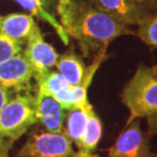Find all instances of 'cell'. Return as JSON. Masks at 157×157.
<instances>
[{
    "label": "cell",
    "mask_w": 157,
    "mask_h": 157,
    "mask_svg": "<svg viewBox=\"0 0 157 157\" xmlns=\"http://www.w3.org/2000/svg\"><path fill=\"white\" fill-rule=\"evenodd\" d=\"M56 11L62 28L80 43L85 54L106 49L115 38L133 34L125 25L86 0H58Z\"/></svg>",
    "instance_id": "cell-1"
},
{
    "label": "cell",
    "mask_w": 157,
    "mask_h": 157,
    "mask_svg": "<svg viewBox=\"0 0 157 157\" xmlns=\"http://www.w3.org/2000/svg\"><path fill=\"white\" fill-rule=\"evenodd\" d=\"M122 102L130 111L128 124L157 111V67L140 64L122 92Z\"/></svg>",
    "instance_id": "cell-2"
},
{
    "label": "cell",
    "mask_w": 157,
    "mask_h": 157,
    "mask_svg": "<svg viewBox=\"0 0 157 157\" xmlns=\"http://www.w3.org/2000/svg\"><path fill=\"white\" fill-rule=\"evenodd\" d=\"M37 121L35 97L18 94L0 111V137L14 142Z\"/></svg>",
    "instance_id": "cell-3"
},
{
    "label": "cell",
    "mask_w": 157,
    "mask_h": 157,
    "mask_svg": "<svg viewBox=\"0 0 157 157\" xmlns=\"http://www.w3.org/2000/svg\"><path fill=\"white\" fill-rule=\"evenodd\" d=\"M71 143L63 133L34 134L21 147L17 157H76Z\"/></svg>",
    "instance_id": "cell-4"
},
{
    "label": "cell",
    "mask_w": 157,
    "mask_h": 157,
    "mask_svg": "<svg viewBox=\"0 0 157 157\" xmlns=\"http://www.w3.org/2000/svg\"><path fill=\"white\" fill-rule=\"evenodd\" d=\"M108 157H157V155L150 151L148 138L143 134L140 122L133 121L110 147Z\"/></svg>",
    "instance_id": "cell-5"
},
{
    "label": "cell",
    "mask_w": 157,
    "mask_h": 157,
    "mask_svg": "<svg viewBox=\"0 0 157 157\" xmlns=\"http://www.w3.org/2000/svg\"><path fill=\"white\" fill-rule=\"evenodd\" d=\"M24 54L34 68V77L42 76L49 71L50 68L56 64L59 57L54 48L45 42L38 26L34 29L28 39Z\"/></svg>",
    "instance_id": "cell-6"
},
{
    "label": "cell",
    "mask_w": 157,
    "mask_h": 157,
    "mask_svg": "<svg viewBox=\"0 0 157 157\" xmlns=\"http://www.w3.org/2000/svg\"><path fill=\"white\" fill-rule=\"evenodd\" d=\"M34 75V68L25 54L18 53L0 63V85L8 90L29 89Z\"/></svg>",
    "instance_id": "cell-7"
},
{
    "label": "cell",
    "mask_w": 157,
    "mask_h": 157,
    "mask_svg": "<svg viewBox=\"0 0 157 157\" xmlns=\"http://www.w3.org/2000/svg\"><path fill=\"white\" fill-rule=\"evenodd\" d=\"M35 109L37 119L45 127L47 132L64 134L65 109L54 97L38 91L35 97Z\"/></svg>",
    "instance_id": "cell-8"
},
{
    "label": "cell",
    "mask_w": 157,
    "mask_h": 157,
    "mask_svg": "<svg viewBox=\"0 0 157 157\" xmlns=\"http://www.w3.org/2000/svg\"><path fill=\"white\" fill-rule=\"evenodd\" d=\"M38 26L32 15L26 13H10L2 17L0 34L23 44L29 39L34 29Z\"/></svg>",
    "instance_id": "cell-9"
},
{
    "label": "cell",
    "mask_w": 157,
    "mask_h": 157,
    "mask_svg": "<svg viewBox=\"0 0 157 157\" xmlns=\"http://www.w3.org/2000/svg\"><path fill=\"white\" fill-rule=\"evenodd\" d=\"M55 65L58 73L71 86H77L82 83L87 70L83 60L73 51L59 56Z\"/></svg>",
    "instance_id": "cell-10"
},
{
    "label": "cell",
    "mask_w": 157,
    "mask_h": 157,
    "mask_svg": "<svg viewBox=\"0 0 157 157\" xmlns=\"http://www.w3.org/2000/svg\"><path fill=\"white\" fill-rule=\"evenodd\" d=\"M91 107L93 106L90 105L87 108L75 107L70 109L67 115L65 117L64 134L70 138L71 142L76 144L78 150L82 149V139L87 124L88 110Z\"/></svg>",
    "instance_id": "cell-11"
},
{
    "label": "cell",
    "mask_w": 157,
    "mask_h": 157,
    "mask_svg": "<svg viewBox=\"0 0 157 157\" xmlns=\"http://www.w3.org/2000/svg\"><path fill=\"white\" fill-rule=\"evenodd\" d=\"M96 8L106 12L124 25H138V20L125 0H88Z\"/></svg>",
    "instance_id": "cell-12"
},
{
    "label": "cell",
    "mask_w": 157,
    "mask_h": 157,
    "mask_svg": "<svg viewBox=\"0 0 157 157\" xmlns=\"http://www.w3.org/2000/svg\"><path fill=\"white\" fill-rule=\"evenodd\" d=\"M15 1L17 3H20V4L23 6L24 8H26L27 10H29L33 15H35V17H39L40 20H42L44 21H46L47 24H49L50 26L56 31L58 37L61 39L62 42H63L65 45H67L68 35L67 34V32H65L64 29L62 28L60 23H59L52 14H50L48 11L45 10L43 5L39 4L36 0H15Z\"/></svg>",
    "instance_id": "cell-13"
},
{
    "label": "cell",
    "mask_w": 157,
    "mask_h": 157,
    "mask_svg": "<svg viewBox=\"0 0 157 157\" xmlns=\"http://www.w3.org/2000/svg\"><path fill=\"white\" fill-rule=\"evenodd\" d=\"M102 136V124L93 107L88 110V119L84 136L82 139V149L88 152L93 151L98 145ZM81 150V149H80Z\"/></svg>",
    "instance_id": "cell-14"
},
{
    "label": "cell",
    "mask_w": 157,
    "mask_h": 157,
    "mask_svg": "<svg viewBox=\"0 0 157 157\" xmlns=\"http://www.w3.org/2000/svg\"><path fill=\"white\" fill-rule=\"evenodd\" d=\"M37 84H38V91L49 95H53L64 88L71 86L68 82L56 71H47L42 76L35 77Z\"/></svg>",
    "instance_id": "cell-15"
},
{
    "label": "cell",
    "mask_w": 157,
    "mask_h": 157,
    "mask_svg": "<svg viewBox=\"0 0 157 157\" xmlns=\"http://www.w3.org/2000/svg\"><path fill=\"white\" fill-rule=\"evenodd\" d=\"M138 36L147 45L157 47V10L145 15L139 21Z\"/></svg>",
    "instance_id": "cell-16"
},
{
    "label": "cell",
    "mask_w": 157,
    "mask_h": 157,
    "mask_svg": "<svg viewBox=\"0 0 157 157\" xmlns=\"http://www.w3.org/2000/svg\"><path fill=\"white\" fill-rule=\"evenodd\" d=\"M125 2L138 20V24L145 15L157 10L154 0H125Z\"/></svg>",
    "instance_id": "cell-17"
},
{
    "label": "cell",
    "mask_w": 157,
    "mask_h": 157,
    "mask_svg": "<svg viewBox=\"0 0 157 157\" xmlns=\"http://www.w3.org/2000/svg\"><path fill=\"white\" fill-rule=\"evenodd\" d=\"M21 51V44L0 34V63Z\"/></svg>",
    "instance_id": "cell-18"
},
{
    "label": "cell",
    "mask_w": 157,
    "mask_h": 157,
    "mask_svg": "<svg viewBox=\"0 0 157 157\" xmlns=\"http://www.w3.org/2000/svg\"><path fill=\"white\" fill-rule=\"evenodd\" d=\"M12 144H13L12 141L0 137V157H9V151Z\"/></svg>",
    "instance_id": "cell-19"
},
{
    "label": "cell",
    "mask_w": 157,
    "mask_h": 157,
    "mask_svg": "<svg viewBox=\"0 0 157 157\" xmlns=\"http://www.w3.org/2000/svg\"><path fill=\"white\" fill-rule=\"evenodd\" d=\"M147 117H148V134L150 136L157 134V111Z\"/></svg>",
    "instance_id": "cell-20"
},
{
    "label": "cell",
    "mask_w": 157,
    "mask_h": 157,
    "mask_svg": "<svg viewBox=\"0 0 157 157\" xmlns=\"http://www.w3.org/2000/svg\"><path fill=\"white\" fill-rule=\"evenodd\" d=\"M10 100V93L9 90L0 85V111L4 107V105Z\"/></svg>",
    "instance_id": "cell-21"
},
{
    "label": "cell",
    "mask_w": 157,
    "mask_h": 157,
    "mask_svg": "<svg viewBox=\"0 0 157 157\" xmlns=\"http://www.w3.org/2000/svg\"><path fill=\"white\" fill-rule=\"evenodd\" d=\"M76 157H100L96 154H92L91 152H88L86 150H78V151L76 152Z\"/></svg>",
    "instance_id": "cell-22"
},
{
    "label": "cell",
    "mask_w": 157,
    "mask_h": 157,
    "mask_svg": "<svg viewBox=\"0 0 157 157\" xmlns=\"http://www.w3.org/2000/svg\"><path fill=\"white\" fill-rule=\"evenodd\" d=\"M37 2L39 3V4H41V5H43V0H36Z\"/></svg>",
    "instance_id": "cell-23"
},
{
    "label": "cell",
    "mask_w": 157,
    "mask_h": 157,
    "mask_svg": "<svg viewBox=\"0 0 157 157\" xmlns=\"http://www.w3.org/2000/svg\"><path fill=\"white\" fill-rule=\"evenodd\" d=\"M154 3H155V5H156V8H157V0H154Z\"/></svg>",
    "instance_id": "cell-24"
},
{
    "label": "cell",
    "mask_w": 157,
    "mask_h": 157,
    "mask_svg": "<svg viewBox=\"0 0 157 157\" xmlns=\"http://www.w3.org/2000/svg\"><path fill=\"white\" fill-rule=\"evenodd\" d=\"M1 18H2V17H0V21H1Z\"/></svg>",
    "instance_id": "cell-25"
}]
</instances>
